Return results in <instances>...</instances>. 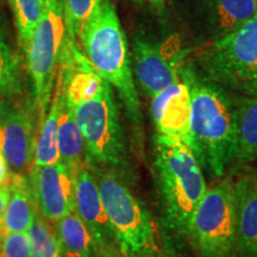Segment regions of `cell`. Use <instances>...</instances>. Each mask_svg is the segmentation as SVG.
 <instances>
[{
  "mask_svg": "<svg viewBox=\"0 0 257 257\" xmlns=\"http://www.w3.org/2000/svg\"><path fill=\"white\" fill-rule=\"evenodd\" d=\"M66 38L63 9L59 0H44V10L23 50L27 56L36 104L44 118L51 101L56 67Z\"/></svg>",
  "mask_w": 257,
  "mask_h": 257,
  "instance_id": "cell-8",
  "label": "cell"
},
{
  "mask_svg": "<svg viewBox=\"0 0 257 257\" xmlns=\"http://www.w3.org/2000/svg\"><path fill=\"white\" fill-rule=\"evenodd\" d=\"M236 106V152L234 162L257 160V98L239 96Z\"/></svg>",
  "mask_w": 257,
  "mask_h": 257,
  "instance_id": "cell-16",
  "label": "cell"
},
{
  "mask_svg": "<svg viewBox=\"0 0 257 257\" xmlns=\"http://www.w3.org/2000/svg\"><path fill=\"white\" fill-rule=\"evenodd\" d=\"M54 230L63 250L86 257H93V251L95 249L94 240L87 225L81 219L76 210L56 220Z\"/></svg>",
  "mask_w": 257,
  "mask_h": 257,
  "instance_id": "cell-19",
  "label": "cell"
},
{
  "mask_svg": "<svg viewBox=\"0 0 257 257\" xmlns=\"http://www.w3.org/2000/svg\"><path fill=\"white\" fill-rule=\"evenodd\" d=\"M10 198L2 219L5 233L27 232L35 218L34 198L30 187L23 176L15 174L9 185Z\"/></svg>",
  "mask_w": 257,
  "mask_h": 257,
  "instance_id": "cell-15",
  "label": "cell"
},
{
  "mask_svg": "<svg viewBox=\"0 0 257 257\" xmlns=\"http://www.w3.org/2000/svg\"><path fill=\"white\" fill-rule=\"evenodd\" d=\"M256 15V0H217L218 27L223 36L237 30Z\"/></svg>",
  "mask_w": 257,
  "mask_h": 257,
  "instance_id": "cell-20",
  "label": "cell"
},
{
  "mask_svg": "<svg viewBox=\"0 0 257 257\" xmlns=\"http://www.w3.org/2000/svg\"><path fill=\"white\" fill-rule=\"evenodd\" d=\"M74 195L75 210L91 231L94 244L107 251L117 243L102 205L96 179L83 167L74 174Z\"/></svg>",
  "mask_w": 257,
  "mask_h": 257,
  "instance_id": "cell-13",
  "label": "cell"
},
{
  "mask_svg": "<svg viewBox=\"0 0 257 257\" xmlns=\"http://www.w3.org/2000/svg\"><path fill=\"white\" fill-rule=\"evenodd\" d=\"M150 110L157 134L182 141L193 149L191 96L184 81L173 83L154 95Z\"/></svg>",
  "mask_w": 257,
  "mask_h": 257,
  "instance_id": "cell-11",
  "label": "cell"
},
{
  "mask_svg": "<svg viewBox=\"0 0 257 257\" xmlns=\"http://www.w3.org/2000/svg\"><path fill=\"white\" fill-rule=\"evenodd\" d=\"M86 59L108 85L117 89L127 117L141 124V104L128 57L127 42L114 6L102 0L100 8L79 35Z\"/></svg>",
  "mask_w": 257,
  "mask_h": 257,
  "instance_id": "cell-2",
  "label": "cell"
},
{
  "mask_svg": "<svg viewBox=\"0 0 257 257\" xmlns=\"http://www.w3.org/2000/svg\"><path fill=\"white\" fill-rule=\"evenodd\" d=\"M99 192L115 243L124 257H143L156 249L152 217L113 172H100Z\"/></svg>",
  "mask_w": 257,
  "mask_h": 257,
  "instance_id": "cell-7",
  "label": "cell"
},
{
  "mask_svg": "<svg viewBox=\"0 0 257 257\" xmlns=\"http://www.w3.org/2000/svg\"><path fill=\"white\" fill-rule=\"evenodd\" d=\"M3 237H4V231H3V229H2V225H0V245H2Z\"/></svg>",
  "mask_w": 257,
  "mask_h": 257,
  "instance_id": "cell-31",
  "label": "cell"
},
{
  "mask_svg": "<svg viewBox=\"0 0 257 257\" xmlns=\"http://www.w3.org/2000/svg\"><path fill=\"white\" fill-rule=\"evenodd\" d=\"M0 257H32L27 232L5 233L0 245Z\"/></svg>",
  "mask_w": 257,
  "mask_h": 257,
  "instance_id": "cell-25",
  "label": "cell"
},
{
  "mask_svg": "<svg viewBox=\"0 0 257 257\" xmlns=\"http://www.w3.org/2000/svg\"><path fill=\"white\" fill-rule=\"evenodd\" d=\"M59 257H86V256H82V255H80V253L70 252V251H67V250L61 249V252H60Z\"/></svg>",
  "mask_w": 257,
  "mask_h": 257,
  "instance_id": "cell-28",
  "label": "cell"
},
{
  "mask_svg": "<svg viewBox=\"0 0 257 257\" xmlns=\"http://www.w3.org/2000/svg\"><path fill=\"white\" fill-rule=\"evenodd\" d=\"M256 2H257V0H256Z\"/></svg>",
  "mask_w": 257,
  "mask_h": 257,
  "instance_id": "cell-32",
  "label": "cell"
},
{
  "mask_svg": "<svg viewBox=\"0 0 257 257\" xmlns=\"http://www.w3.org/2000/svg\"><path fill=\"white\" fill-rule=\"evenodd\" d=\"M27 234L32 257H59L62 248L57 239L55 230L51 229L48 221H46V218L42 217L41 213H35V218Z\"/></svg>",
  "mask_w": 257,
  "mask_h": 257,
  "instance_id": "cell-21",
  "label": "cell"
},
{
  "mask_svg": "<svg viewBox=\"0 0 257 257\" xmlns=\"http://www.w3.org/2000/svg\"><path fill=\"white\" fill-rule=\"evenodd\" d=\"M17 79V60L9 44L0 37V99L14 88Z\"/></svg>",
  "mask_w": 257,
  "mask_h": 257,
  "instance_id": "cell-24",
  "label": "cell"
},
{
  "mask_svg": "<svg viewBox=\"0 0 257 257\" xmlns=\"http://www.w3.org/2000/svg\"><path fill=\"white\" fill-rule=\"evenodd\" d=\"M72 108L89 160L113 173H126L124 134L111 86L106 83L94 98Z\"/></svg>",
  "mask_w": 257,
  "mask_h": 257,
  "instance_id": "cell-6",
  "label": "cell"
},
{
  "mask_svg": "<svg viewBox=\"0 0 257 257\" xmlns=\"http://www.w3.org/2000/svg\"><path fill=\"white\" fill-rule=\"evenodd\" d=\"M8 163H6L4 156L0 152V184H4L8 180Z\"/></svg>",
  "mask_w": 257,
  "mask_h": 257,
  "instance_id": "cell-27",
  "label": "cell"
},
{
  "mask_svg": "<svg viewBox=\"0 0 257 257\" xmlns=\"http://www.w3.org/2000/svg\"><path fill=\"white\" fill-rule=\"evenodd\" d=\"M9 198H10L9 186H6L4 184H0V223H2L3 216H4V213H5L6 206H8Z\"/></svg>",
  "mask_w": 257,
  "mask_h": 257,
  "instance_id": "cell-26",
  "label": "cell"
},
{
  "mask_svg": "<svg viewBox=\"0 0 257 257\" xmlns=\"http://www.w3.org/2000/svg\"><path fill=\"white\" fill-rule=\"evenodd\" d=\"M34 202L46 220L54 221L75 211L74 176L61 161L49 166H34L30 175Z\"/></svg>",
  "mask_w": 257,
  "mask_h": 257,
  "instance_id": "cell-9",
  "label": "cell"
},
{
  "mask_svg": "<svg viewBox=\"0 0 257 257\" xmlns=\"http://www.w3.org/2000/svg\"><path fill=\"white\" fill-rule=\"evenodd\" d=\"M22 48L28 43L44 10V0H11Z\"/></svg>",
  "mask_w": 257,
  "mask_h": 257,
  "instance_id": "cell-23",
  "label": "cell"
},
{
  "mask_svg": "<svg viewBox=\"0 0 257 257\" xmlns=\"http://www.w3.org/2000/svg\"><path fill=\"white\" fill-rule=\"evenodd\" d=\"M35 126L32 117L23 108L0 110V152L15 174L28 168L34 160Z\"/></svg>",
  "mask_w": 257,
  "mask_h": 257,
  "instance_id": "cell-12",
  "label": "cell"
},
{
  "mask_svg": "<svg viewBox=\"0 0 257 257\" xmlns=\"http://www.w3.org/2000/svg\"><path fill=\"white\" fill-rule=\"evenodd\" d=\"M237 236L240 257H257V172L234 182Z\"/></svg>",
  "mask_w": 257,
  "mask_h": 257,
  "instance_id": "cell-14",
  "label": "cell"
},
{
  "mask_svg": "<svg viewBox=\"0 0 257 257\" xmlns=\"http://www.w3.org/2000/svg\"><path fill=\"white\" fill-rule=\"evenodd\" d=\"M138 2H148V3H150V4L159 6V5L165 4L166 0H138Z\"/></svg>",
  "mask_w": 257,
  "mask_h": 257,
  "instance_id": "cell-30",
  "label": "cell"
},
{
  "mask_svg": "<svg viewBox=\"0 0 257 257\" xmlns=\"http://www.w3.org/2000/svg\"><path fill=\"white\" fill-rule=\"evenodd\" d=\"M201 63L207 78L223 88L257 98V15L214 41Z\"/></svg>",
  "mask_w": 257,
  "mask_h": 257,
  "instance_id": "cell-4",
  "label": "cell"
},
{
  "mask_svg": "<svg viewBox=\"0 0 257 257\" xmlns=\"http://www.w3.org/2000/svg\"><path fill=\"white\" fill-rule=\"evenodd\" d=\"M180 59L178 51H168L165 46L143 40L134 42L135 74L141 87L152 98L168 86L181 81Z\"/></svg>",
  "mask_w": 257,
  "mask_h": 257,
  "instance_id": "cell-10",
  "label": "cell"
},
{
  "mask_svg": "<svg viewBox=\"0 0 257 257\" xmlns=\"http://www.w3.org/2000/svg\"><path fill=\"white\" fill-rule=\"evenodd\" d=\"M60 83V80L57 79ZM60 115H59V152L61 162L63 163L73 176L81 168L85 143L82 135L74 118L73 108L64 98L60 83Z\"/></svg>",
  "mask_w": 257,
  "mask_h": 257,
  "instance_id": "cell-17",
  "label": "cell"
},
{
  "mask_svg": "<svg viewBox=\"0 0 257 257\" xmlns=\"http://www.w3.org/2000/svg\"><path fill=\"white\" fill-rule=\"evenodd\" d=\"M60 83L56 80L50 107L42 121L40 134L35 144L34 166H49L61 161L59 152V115H60Z\"/></svg>",
  "mask_w": 257,
  "mask_h": 257,
  "instance_id": "cell-18",
  "label": "cell"
},
{
  "mask_svg": "<svg viewBox=\"0 0 257 257\" xmlns=\"http://www.w3.org/2000/svg\"><path fill=\"white\" fill-rule=\"evenodd\" d=\"M187 236L200 257H240L234 182L225 179L207 189L193 213Z\"/></svg>",
  "mask_w": 257,
  "mask_h": 257,
  "instance_id": "cell-5",
  "label": "cell"
},
{
  "mask_svg": "<svg viewBox=\"0 0 257 257\" xmlns=\"http://www.w3.org/2000/svg\"><path fill=\"white\" fill-rule=\"evenodd\" d=\"M102 0H64L63 18L66 36L72 41L79 38L85 24L100 8Z\"/></svg>",
  "mask_w": 257,
  "mask_h": 257,
  "instance_id": "cell-22",
  "label": "cell"
},
{
  "mask_svg": "<svg viewBox=\"0 0 257 257\" xmlns=\"http://www.w3.org/2000/svg\"><path fill=\"white\" fill-rule=\"evenodd\" d=\"M155 167L166 219L173 230L186 234L192 216L207 191L200 163L182 141L156 135Z\"/></svg>",
  "mask_w": 257,
  "mask_h": 257,
  "instance_id": "cell-3",
  "label": "cell"
},
{
  "mask_svg": "<svg viewBox=\"0 0 257 257\" xmlns=\"http://www.w3.org/2000/svg\"><path fill=\"white\" fill-rule=\"evenodd\" d=\"M191 96L193 152L200 165L223 178L234 162L236 106L225 88L191 68H180Z\"/></svg>",
  "mask_w": 257,
  "mask_h": 257,
  "instance_id": "cell-1",
  "label": "cell"
},
{
  "mask_svg": "<svg viewBox=\"0 0 257 257\" xmlns=\"http://www.w3.org/2000/svg\"><path fill=\"white\" fill-rule=\"evenodd\" d=\"M143 257H167L165 255H162V253L157 251V249L153 250V251H150L149 253H147V255H144Z\"/></svg>",
  "mask_w": 257,
  "mask_h": 257,
  "instance_id": "cell-29",
  "label": "cell"
}]
</instances>
